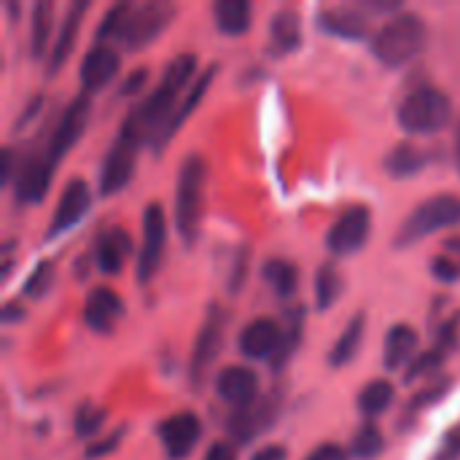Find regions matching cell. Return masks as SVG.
Instances as JSON below:
<instances>
[{
  "mask_svg": "<svg viewBox=\"0 0 460 460\" xmlns=\"http://www.w3.org/2000/svg\"><path fill=\"white\" fill-rule=\"evenodd\" d=\"M132 251V240L124 229L113 226L108 229L100 240H97V251H94V259H97V267L105 272V275H119L127 256Z\"/></svg>",
  "mask_w": 460,
  "mask_h": 460,
  "instance_id": "ffe728a7",
  "label": "cell"
},
{
  "mask_svg": "<svg viewBox=\"0 0 460 460\" xmlns=\"http://www.w3.org/2000/svg\"><path fill=\"white\" fill-rule=\"evenodd\" d=\"M143 140H146V135L129 119H124V124H121V129H119V135H116L108 156H105L102 172H100V194H105V197L119 194L129 183Z\"/></svg>",
  "mask_w": 460,
  "mask_h": 460,
  "instance_id": "8992f818",
  "label": "cell"
},
{
  "mask_svg": "<svg viewBox=\"0 0 460 460\" xmlns=\"http://www.w3.org/2000/svg\"><path fill=\"white\" fill-rule=\"evenodd\" d=\"M216 391H218L221 399H226L229 404H234L240 410V407H248V404L256 402L259 377L248 367H226L216 377Z\"/></svg>",
  "mask_w": 460,
  "mask_h": 460,
  "instance_id": "9a60e30c",
  "label": "cell"
},
{
  "mask_svg": "<svg viewBox=\"0 0 460 460\" xmlns=\"http://www.w3.org/2000/svg\"><path fill=\"white\" fill-rule=\"evenodd\" d=\"M434 275H437L439 280H445V283H456L460 278V267L453 259L442 256V259L434 261Z\"/></svg>",
  "mask_w": 460,
  "mask_h": 460,
  "instance_id": "ab89813d",
  "label": "cell"
},
{
  "mask_svg": "<svg viewBox=\"0 0 460 460\" xmlns=\"http://www.w3.org/2000/svg\"><path fill=\"white\" fill-rule=\"evenodd\" d=\"M369 229H372V213H369V208L353 205V208H348L334 221V226L329 229L326 245H329V251L334 256H350V253H356V251L364 248V243L369 237Z\"/></svg>",
  "mask_w": 460,
  "mask_h": 460,
  "instance_id": "30bf717a",
  "label": "cell"
},
{
  "mask_svg": "<svg viewBox=\"0 0 460 460\" xmlns=\"http://www.w3.org/2000/svg\"><path fill=\"white\" fill-rule=\"evenodd\" d=\"M194 70H197V57H194V54H178V57L167 65L162 84H159V86L151 92V97H148L143 105H137L127 119H129L146 137H154V135L159 132V127H162V132H164L167 124H170V119H172V113L178 111L175 100H178V94L183 92V86L189 84V78L194 75Z\"/></svg>",
  "mask_w": 460,
  "mask_h": 460,
  "instance_id": "6da1fadb",
  "label": "cell"
},
{
  "mask_svg": "<svg viewBox=\"0 0 460 460\" xmlns=\"http://www.w3.org/2000/svg\"><path fill=\"white\" fill-rule=\"evenodd\" d=\"M213 75H216V65H210V67L199 75V81L194 84V89L189 92V97L178 105V111L172 113V119H170L167 129H164V132H162V137H159V146H164V140H167V137H170V135H172V132L186 121V119H189V113H191V111L197 108V102L202 100V94H205V89H208V84H210V78H213Z\"/></svg>",
  "mask_w": 460,
  "mask_h": 460,
  "instance_id": "f1b7e54d",
  "label": "cell"
},
{
  "mask_svg": "<svg viewBox=\"0 0 460 460\" xmlns=\"http://www.w3.org/2000/svg\"><path fill=\"white\" fill-rule=\"evenodd\" d=\"M340 291H342V278H340L337 267L334 264H323L318 270V278H315V302H318V307L321 310L332 307L337 302Z\"/></svg>",
  "mask_w": 460,
  "mask_h": 460,
  "instance_id": "1f68e13d",
  "label": "cell"
},
{
  "mask_svg": "<svg viewBox=\"0 0 460 460\" xmlns=\"http://www.w3.org/2000/svg\"><path fill=\"white\" fill-rule=\"evenodd\" d=\"M146 78H148V73L140 67V70H135L127 81H124V86H121V94H129V92H137L143 84H146Z\"/></svg>",
  "mask_w": 460,
  "mask_h": 460,
  "instance_id": "f6af8a7d",
  "label": "cell"
},
{
  "mask_svg": "<svg viewBox=\"0 0 460 460\" xmlns=\"http://www.w3.org/2000/svg\"><path fill=\"white\" fill-rule=\"evenodd\" d=\"M453 105L445 92L434 86H420L410 92L399 105V124L412 135H431L439 132L450 121Z\"/></svg>",
  "mask_w": 460,
  "mask_h": 460,
  "instance_id": "277c9868",
  "label": "cell"
},
{
  "mask_svg": "<svg viewBox=\"0 0 460 460\" xmlns=\"http://www.w3.org/2000/svg\"><path fill=\"white\" fill-rule=\"evenodd\" d=\"M302 43V24L294 11H280L272 16L270 24V51L272 54H291Z\"/></svg>",
  "mask_w": 460,
  "mask_h": 460,
  "instance_id": "603a6c76",
  "label": "cell"
},
{
  "mask_svg": "<svg viewBox=\"0 0 460 460\" xmlns=\"http://www.w3.org/2000/svg\"><path fill=\"white\" fill-rule=\"evenodd\" d=\"M51 280H54V264L51 261H43L32 270V275L27 278L24 283V294L27 296H43L49 288H51Z\"/></svg>",
  "mask_w": 460,
  "mask_h": 460,
  "instance_id": "d590c367",
  "label": "cell"
},
{
  "mask_svg": "<svg viewBox=\"0 0 460 460\" xmlns=\"http://www.w3.org/2000/svg\"><path fill=\"white\" fill-rule=\"evenodd\" d=\"M275 412H278L275 396H264V399H259V402H253L248 407L234 410L226 429L237 442H251L256 434H261V429H267L275 420Z\"/></svg>",
  "mask_w": 460,
  "mask_h": 460,
  "instance_id": "4fadbf2b",
  "label": "cell"
},
{
  "mask_svg": "<svg viewBox=\"0 0 460 460\" xmlns=\"http://www.w3.org/2000/svg\"><path fill=\"white\" fill-rule=\"evenodd\" d=\"M364 315L358 313L348 326H345V332L340 334V340L334 342V348H332V353H329V364L334 367V369H340V367H348L350 361H353V356L358 353V345H361V340H364Z\"/></svg>",
  "mask_w": 460,
  "mask_h": 460,
  "instance_id": "484cf974",
  "label": "cell"
},
{
  "mask_svg": "<svg viewBox=\"0 0 460 460\" xmlns=\"http://www.w3.org/2000/svg\"><path fill=\"white\" fill-rule=\"evenodd\" d=\"M172 13H175L172 3H164V0L129 5L127 16L121 22V30H119V40L129 49H143L170 24Z\"/></svg>",
  "mask_w": 460,
  "mask_h": 460,
  "instance_id": "52a82bcc",
  "label": "cell"
},
{
  "mask_svg": "<svg viewBox=\"0 0 460 460\" xmlns=\"http://www.w3.org/2000/svg\"><path fill=\"white\" fill-rule=\"evenodd\" d=\"M383 445H385V439H383V434L377 431V426H364V429H358V434L353 437V456L356 458H377L380 453H383Z\"/></svg>",
  "mask_w": 460,
  "mask_h": 460,
  "instance_id": "d6a6232c",
  "label": "cell"
},
{
  "mask_svg": "<svg viewBox=\"0 0 460 460\" xmlns=\"http://www.w3.org/2000/svg\"><path fill=\"white\" fill-rule=\"evenodd\" d=\"M426 164V154L418 148V146H410V143H402L396 146L388 159H385V170L394 175V178H410V175H418Z\"/></svg>",
  "mask_w": 460,
  "mask_h": 460,
  "instance_id": "4316f807",
  "label": "cell"
},
{
  "mask_svg": "<svg viewBox=\"0 0 460 460\" xmlns=\"http://www.w3.org/2000/svg\"><path fill=\"white\" fill-rule=\"evenodd\" d=\"M86 11H89V3H84V0H78V3H73V5L67 8V16H65V22H62L59 38H57V43H54V49H51V57H49V75H54V73L65 65V59L70 57L73 43H75V35H78V27H81V16H84Z\"/></svg>",
  "mask_w": 460,
  "mask_h": 460,
  "instance_id": "7402d4cb",
  "label": "cell"
},
{
  "mask_svg": "<svg viewBox=\"0 0 460 460\" xmlns=\"http://www.w3.org/2000/svg\"><path fill=\"white\" fill-rule=\"evenodd\" d=\"M445 356H447V353H445L442 348H434V350H426L423 356H418V358L410 364V369H407V383H412V380H418V377H423V375L439 369L442 361H445Z\"/></svg>",
  "mask_w": 460,
  "mask_h": 460,
  "instance_id": "836d02e7",
  "label": "cell"
},
{
  "mask_svg": "<svg viewBox=\"0 0 460 460\" xmlns=\"http://www.w3.org/2000/svg\"><path fill=\"white\" fill-rule=\"evenodd\" d=\"M283 340V329L272 318H256L240 332V350L248 358H267L275 356Z\"/></svg>",
  "mask_w": 460,
  "mask_h": 460,
  "instance_id": "e0dca14e",
  "label": "cell"
},
{
  "mask_svg": "<svg viewBox=\"0 0 460 460\" xmlns=\"http://www.w3.org/2000/svg\"><path fill=\"white\" fill-rule=\"evenodd\" d=\"M121 437H124V429H116L108 439H102V442H97V445H92L89 450H86V458H102V456H108V453H113L116 447H119V442H121Z\"/></svg>",
  "mask_w": 460,
  "mask_h": 460,
  "instance_id": "f35d334b",
  "label": "cell"
},
{
  "mask_svg": "<svg viewBox=\"0 0 460 460\" xmlns=\"http://www.w3.org/2000/svg\"><path fill=\"white\" fill-rule=\"evenodd\" d=\"M396 391L388 380H375L369 385H364L361 396H358V410L367 415V418H375L380 412H385L394 402Z\"/></svg>",
  "mask_w": 460,
  "mask_h": 460,
  "instance_id": "f546056e",
  "label": "cell"
},
{
  "mask_svg": "<svg viewBox=\"0 0 460 460\" xmlns=\"http://www.w3.org/2000/svg\"><path fill=\"white\" fill-rule=\"evenodd\" d=\"M105 423V412L97 407H81L75 415V434L78 437H92L100 431V426Z\"/></svg>",
  "mask_w": 460,
  "mask_h": 460,
  "instance_id": "8d00e7d4",
  "label": "cell"
},
{
  "mask_svg": "<svg viewBox=\"0 0 460 460\" xmlns=\"http://www.w3.org/2000/svg\"><path fill=\"white\" fill-rule=\"evenodd\" d=\"M426 40H429V30L423 16L399 13L388 19L385 27L375 35L372 54L388 67H402L426 49Z\"/></svg>",
  "mask_w": 460,
  "mask_h": 460,
  "instance_id": "7a4b0ae2",
  "label": "cell"
},
{
  "mask_svg": "<svg viewBox=\"0 0 460 460\" xmlns=\"http://www.w3.org/2000/svg\"><path fill=\"white\" fill-rule=\"evenodd\" d=\"M307 460H348V453L340 445H321L307 456Z\"/></svg>",
  "mask_w": 460,
  "mask_h": 460,
  "instance_id": "60d3db41",
  "label": "cell"
},
{
  "mask_svg": "<svg viewBox=\"0 0 460 460\" xmlns=\"http://www.w3.org/2000/svg\"><path fill=\"white\" fill-rule=\"evenodd\" d=\"M460 224V197L456 194H437L431 199H426L423 205H418L410 218L402 224L399 234H396V245H412L420 243L423 237L447 229V226H458Z\"/></svg>",
  "mask_w": 460,
  "mask_h": 460,
  "instance_id": "5b68a950",
  "label": "cell"
},
{
  "mask_svg": "<svg viewBox=\"0 0 460 460\" xmlns=\"http://www.w3.org/2000/svg\"><path fill=\"white\" fill-rule=\"evenodd\" d=\"M159 439L172 460L189 458V453L199 442V420L191 412H178L159 426Z\"/></svg>",
  "mask_w": 460,
  "mask_h": 460,
  "instance_id": "7c38bea8",
  "label": "cell"
},
{
  "mask_svg": "<svg viewBox=\"0 0 460 460\" xmlns=\"http://www.w3.org/2000/svg\"><path fill=\"white\" fill-rule=\"evenodd\" d=\"M415 345H418V332L407 323H396L388 337H385V367L388 369H402L412 353H415Z\"/></svg>",
  "mask_w": 460,
  "mask_h": 460,
  "instance_id": "cb8c5ba5",
  "label": "cell"
},
{
  "mask_svg": "<svg viewBox=\"0 0 460 460\" xmlns=\"http://www.w3.org/2000/svg\"><path fill=\"white\" fill-rule=\"evenodd\" d=\"M119 70V54L108 46V43H97L81 62V84H84V94L86 92H97L102 86L111 84V78Z\"/></svg>",
  "mask_w": 460,
  "mask_h": 460,
  "instance_id": "ac0fdd59",
  "label": "cell"
},
{
  "mask_svg": "<svg viewBox=\"0 0 460 460\" xmlns=\"http://www.w3.org/2000/svg\"><path fill=\"white\" fill-rule=\"evenodd\" d=\"M205 460H237V453H234V447H232V445H226V442H216V445L208 450Z\"/></svg>",
  "mask_w": 460,
  "mask_h": 460,
  "instance_id": "7bdbcfd3",
  "label": "cell"
},
{
  "mask_svg": "<svg viewBox=\"0 0 460 460\" xmlns=\"http://www.w3.org/2000/svg\"><path fill=\"white\" fill-rule=\"evenodd\" d=\"M89 205H92V194H89L86 181L73 178V181L65 186L62 197H59V205H57L54 218H51V226H49V237H57L59 232L75 226V224L84 218V213L89 210Z\"/></svg>",
  "mask_w": 460,
  "mask_h": 460,
  "instance_id": "5bb4252c",
  "label": "cell"
},
{
  "mask_svg": "<svg viewBox=\"0 0 460 460\" xmlns=\"http://www.w3.org/2000/svg\"><path fill=\"white\" fill-rule=\"evenodd\" d=\"M121 313H124V305H121L119 294L108 286H100L86 296L84 321L92 332H111L116 326V321L121 318Z\"/></svg>",
  "mask_w": 460,
  "mask_h": 460,
  "instance_id": "2e32d148",
  "label": "cell"
},
{
  "mask_svg": "<svg viewBox=\"0 0 460 460\" xmlns=\"http://www.w3.org/2000/svg\"><path fill=\"white\" fill-rule=\"evenodd\" d=\"M129 11V3H116L108 8V13L102 16V24L97 27V40H111V38H119V30H121V22Z\"/></svg>",
  "mask_w": 460,
  "mask_h": 460,
  "instance_id": "e575fe53",
  "label": "cell"
},
{
  "mask_svg": "<svg viewBox=\"0 0 460 460\" xmlns=\"http://www.w3.org/2000/svg\"><path fill=\"white\" fill-rule=\"evenodd\" d=\"M458 458H460V431H453V434L447 437V442L442 445V450H439L437 460H458Z\"/></svg>",
  "mask_w": 460,
  "mask_h": 460,
  "instance_id": "b9f144b4",
  "label": "cell"
},
{
  "mask_svg": "<svg viewBox=\"0 0 460 460\" xmlns=\"http://www.w3.org/2000/svg\"><path fill=\"white\" fill-rule=\"evenodd\" d=\"M458 151H460V124H458Z\"/></svg>",
  "mask_w": 460,
  "mask_h": 460,
  "instance_id": "7dc6e473",
  "label": "cell"
},
{
  "mask_svg": "<svg viewBox=\"0 0 460 460\" xmlns=\"http://www.w3.org/2000/svg\"><path fill=\"white\" fill-rule=\"evenodd\" d=\"M226 323H229V313L218 305L210 307V313H208V318L199 326V334L194 340V353H191V380L194 383H202L205 372L210 369V364L221 353V345L226 337Z\"/></svg>",
  "mask_w": 460,
  "mask_h": 460,
  "instance_id": "9c48e42d",
  "label": "cell"
},
{
  "mask_svg": "<svg viewBox=\"0 0 460 460\" xmlns=\"http://www.w3.org/2000/svg\"><path fill=\"white\" fill-rule=\"evenodd\" d=\"M318 27L326 30L329 35L356 40V38L367 35L369 22H367V16H361L353 8H323V11H318Z\"/></svg>",
  "mask_w": 460,
  "mask_h": 460,
  "instance_id": "44dd1931",
  "label": "cell"
},
{
  "mask_svg": "<svg viewBox=\"0 0 460 460\" xmlns=\"http://www.w3.org/2000/svg\"><path fill=\"white\" fill-rule=\"evenodd\" d=\"M251 460H288V453L280 445H267V447H261Z\"/></svg>",
  "mask_w": 460,
  "mask_h": 460,
  "instance_id": "ee69618b",
  "label": "cell"
},
{
  "mask_svg": "<svg viewBox=\"0 0 460 460\" xmlns=\"http://www.w3.org/2000/svg\"><path fill=\"white\" fill-rule=\"evenodd\" d=\"M164 240H167V218L164 208L159 202H151L143 213V245L137 256V280L148 283L162 261L164 253Z\"/></svg>",
  "mask_w": 460,
  "mask_h": 460,
  "instance_id": "ba28073f",
  "label": "cell"
},
{
  "mask_svg": "<svg viewBox=\"0 0 460 460\" xmlns=\"http://www.w3.org/2000/svg\"><path fill=\"white\" fill-rule=\"evenodd\" d=\"M202 194H205V159L199 154H191L183 159L175 186V226L186 245H191L199 234Z\"/></svg>",
  "mask_w": 460,
  "mask_h": 460,
  "instance_id": "3957f363",
  "label": "cell"
},
{
  "mask_svg": "<svg viewBox=\"0 0 460 460\" xmlns=\"http://www.w3.org/2000/svg\"><path fill=\"white\" fill-rule=\"evenodd\" d=\"M51 13H54L51 0H40V3H35V8H32V35H30L32 57H43V51H46L49 32H51Z\"/></svg>",
  "mask_w": 460,
  "mask_h": 460,
  "instance_id": "4dcf8cb0",
  "label": "cell"
},
{
  "mask_svg": "<svg viewBox=\"0 0 460 460\" xmlns=\"http://www.w3.org/2000/svg\"><path fill=\"white\" fill-rule=\"evenodd\" d=\"M458 332H460V315H456V318H450V321L439 329V334H437V348H442L445 353H447L450 348H456V342H458Z\"/></svg>",
  "mask_w": 460,
  "mask_h": 460,
  "instance_id": "74e56055",
  "label": "cell"
},
{
  "mask_svg": "<svg viewBox=\"0 0 460 460\" xmlns=\"http://www.w3.org/2000/svg\"><path fill=\"white\" fill-rule=\"evenodd\" d=\"M11 167H13V151L11 148H3V164H0V175L3 181L11 178Z\"/></svg>",
  "mask_w": 460,
  "mask_h": 460,
  "instance_id": "bcb514c9",
  "label": "cell"
},
{
  "mask_svg": "<svg viewBox=\"0 0 460 460\" xmlns=\"http://www.w3.org/2000/svg\"><path fill=\"white\" fill-rule=\"evenodd\" d=\"M213 13L216 27L226 35H243L251 27V3L245 0H218Z\"/></svg>",
  "mask_w": 460,
  "mask_h": 460,
  "instance_id": "d4e9b609",
  "label": "cell"
},
{
  "mask_svg": "<svg viewBox=\"0 0 460 460\" xmlns=\"http://www.w3.org/2000/svg\"><path fill=\"white\" fill-rule=\"evenodd\" d=\"M267 286L278 294V296H291L299 286V270L291 264V261H283V259H272L264 264L261 270Z\"/></svg>",
  "mask_w": 460,
  "mask_h": 460,
  "instance_id": "83f0119b",
  "label": "cell"
},
{
  "mask_svg": "<svg viewBox=\"0 0 460 460\" xmlns=\"http://www.w3.org/2000/svg\"><path fill=\"white\" fill-rule=\"evenodd\" d=\"M54 167L57 164L46 154L27 159L22 172H19V181H16V199L19 202H40L43 194L49 191Z\"/></svg>",
  "mask_w": 460,
  "mask_h": 460,
  "instance_id": "d6986e66",
  "label": "cell"
},
{
  "mask_svg": "<svg viewBox=\"0 0 460 460\" xmlns=\"http://www.w3.org/2000/svg\"><path fill=\"white\" fill-rule=\"evenodd\" d=\"M86 121H89V94H78L62 113L51 140H49V148L43 151L54 164L78 143V137L84 135L86 129Z\"/></svg>",
  "mask_w": 460,
  "mask_h": 460,
  "instance_id": "8fae6325",
  "label": "cell"
}]
</instances>
